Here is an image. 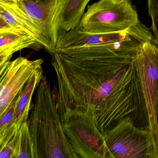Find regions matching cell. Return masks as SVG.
Wrapping results in <instances>:
<instances>
[{
	"label": "cell",
	"mask_w": 158,
	"mask_h": 158,
	"mask_svg": "<svg viewBox=\"0 0 158 158\" xmlns=\"http://www.w3.org/2000/svg\"><path fill=\"white\" fill-rule=\"evenodd\" d=\"M58 0H17V7L24 13L40 35L44 47L50 54L56 51L58 35L54 26Z\"/></svg>",
	"instance_id": "obj_9"
},
{
	"label": "cell",
	"mask_w": 158,
	"mask_h": 158,
	"mask_svg": "<svg viewBox=\"0 0 158 158\" xmlns=\"http://www.w3.org/2000/svg\"><path fill=\"white\" fill-rule=\"evenodd\" d=\"M35 158H78L64 131L49 82L43 76L27 121Z\"/></svg>",
	"instance_id": "obj_1"
},
{
	"label": "cell",
	"mask_w": 158,
	"mask_h": 158,
	"mask_svg": "<svg viewBox=\"0 0 158 158\" xmlns=\"http://www.w3.org/2000/svg\"><path fill=\"white\" fill-rule=\"evenodd\" d=\"M36 43L35 39L24 31L0 33V67L10 61L15 52Z\"/></svg>",
	"instance_id": "obj_11"
},
{
	"label": "cell",
	"mask_w": 158,
	"mask_h": 158,
	"mask_svg": "<svg viewBox=\"0 0 158 158\" xmlns=\"http://www.w3.org/2000/svg\"><path fill=\"white\" fill-rule=\"evenodd\" d=\"M116 1H126L130 2V0H115Z\"/></svg>",
	"instance_id": "obj_19"
},
{
	"label": "cell",
	"mask_w": 158,
	"mask_h": 158,
	"mask_svg": "<svg viewBox=\"0 0 158 158\" xmlns=\"http://www.w3.org/2000/svg\"><path fill=\"white\" fill-rule=\"evenodd\" d=\"M34 142L27 121L20 127L12 158H35Z\"/></svg>",
	"instance_id": "obj_14"
},
{
	"label": "cell",
	"mask_w": 158,
	"mask_h": 158,
	"mask_svg": "<svg viewBox=\"0 0 158 158\" xmlns=\"http://www.w3.org/2000/svg\"><path fill=\"white\" fill-rule=\"evenodd\" d=\"M157 123H158V114H157Z\"/></svg>",
	"instance_id": "obj_20"
},
{
	"label": "cell",
	"mask_w": 158,
	"mask_h": 158,
	"mask_svg": "<svg viewBox=\"0 0 158 158\" xmlns=\"http://www.w3.org/2000/svg\"><path fill=\"white\" fill-rule=\"evenodd\" d=\"M21 93L13 102L7 111L0 117V144L10 140L19 131L20 127L15 123V114Z\"/></svg>",
	"instance_id": "obj_13"
},
{
	"label": "cell",
	"mask_w": 158,
	"mask_h": 158,
	"mask_svg": "<svg viewBox=\"0 0 158 158\" xmlns=\"http://www.w3.org/2000/svg\"><path fill=\"white\" fill-rule=\"evenodd\" d=\"M152 38L150 30L140 21L135 26L125 31L108 34L86 33L77 27L68 32L58 33L56 50L116 43L133 39L151 41Z\"/></svg>",
	"instance_id": "obj_8"
},
{
	"label": "cell",
	"mask_w": 158,
	"mask_h": 158,
	"mask_svg": "<svg viewBox=\"0 0 158 158\" xmlns=\"http://www.w3.org/2000/svg\"><path fill=\"white\" fill-rule=\"evenodd\" d=\"M90 0H58L54 16L56 33L68 32L79 26Z\"/></svg>",
	"instance_id": "obj_10"
},
{
	"label": "cell",
	"mask_w": 158,
	"mask_h": 158,
	"mask_svg": "<svg viewBox=\"0 0 158 158\" xmlns=\"http://www.w3.org/2000/svg\"><path fill=\"white\" fill-rule=\"evenodd\" d=\"M126 119L137 127L150 130L148 109L134 60L120 84L99 106L92 122L104 135Z\"/></svg>",
	"instance_id": "obj_2"
},
{
	"label": "cell",
	"mask_w": 158,
	"mask_h": 158,
	"mask_svg": "<svg viewBox=\"0 0 158 158\" xmlns=\"http://www.w3.org/2000/svg\"><path fill=\"white\" fill-rule=\"evenodd\" d=\"M17 0H0V4L9 7L17 6Z\"/></svg>",
	"instance_id": "obj_18"
},
{
	"label": "cell",
	"mask_w": 158,
	"mask_h": 158,
	"mask_svg": "<svg viewBox=\"0 0 158 158\" xmlns=\"http://www.w3.org/2000/svg\"><path fill=\"white\" fill-rule=\"evenodd\" d=\"M18 133L10 140L0 145V158H12L16 145Z\"/></svg>",
	"instance_id": "obj_15"
},
{
	"label": "cell",
	"mask_w": 158,
	"mask_h": 158,
	"mask_svg": "<svg viewBox=\"0 0 158 158\" xmlns=\"http://www.w3.org/2000/svg\"><path fill=\"white\" fill-rule=\"evenodd\" d=\"M43 59L30 60L20 57L0 67V117L22 92L33 74L42 67Z\"/></svg>",
	"instance_id": "obj_7"
},
{
	"label": "cell",
	"mask_w": 158,
	"mask_h": 158,
	"mask_svg": "<svg viewBox=\"0 0 158 158\" xmlns=\"http://www.w3.org/2000/svg\"><path fill=\"white\" fill-rule=\"evenodd\" d=\"M42 67L35 71L21 92L15 114V123L21 127L24 122L27 121L31 108V101L34 91L40 85L43 77Z\"/></svg>",
	"instance_id": "obj_12"
},
{
	"label": "cell",
	"mask_w": 158,
	"mask_h": 158,
	"mask_svg": "<svg viewBox=\"0 0 158 158\" xmlns=\"http://www.w3.org/2000/svg\"><path fill=\"white\" fill-rule=\"evenodd\" d=\"M139 22L131 2L99 0L88 6L78 27L86 33L108 34L125 31Z\"/></svg>",
	"instance_id": "obj_3"
},
{
	"label": "cell",
	"mask_w": 158,
	"mask_h": 158,
	"mask_svg": "<svg viewBox=\"0 0 158 158\" xmlns=\"http://www.w3.org/2000/svg\"><path fill=\"white\" fill-rule=\"evenodd\" d=\"M148 109L155 158H158V48L152 41L141 44L134 59Z\"/></svg>",
	"instance_id": "obj_5"
},
{
	"label": "cell",
	"mask_w": 158,
	"mask_h": 158,
	"mask_svg": "<svg viewBox=\"0 0 158 158\" xmlns=\"http://www.w3.org/2000/svg\"><path fill=\"white\" fill-rule=\"evenodd\" d=\"M64 131L79 158H106L104 136L88 118L73 116L62 123Z\"/></svg>",
	"instance_id": "obj_6"
},
{
	"label": "cell",
	"mask_w": 158,
	"mask_h": 158,
	"mask_svg": "<svg viewBox=\"0 0 158 158\" xmlns=\"http://www.w3.org/2000/svg\"><path fill=\"white\" fill-rule=\"evenodd\" d=\"M148 8L149 15L158 13V0H148Z\"/></svg>",
	"instance_id": "obj_17"
},
{
	"label": "cell",
	"mask_w": 158,
	"mask_h": 158,
	"mask_svg": "<svg viewBox=\"0 0 158 158\" xmlns=\"http://www.w3.org/2000/svg\"><path fill=\"white\" fill-rule=\"evenodd\" d=\"M103 136L106 158H155L150 131L137 127L129 119L120 122Z\"/></svg>",
	"instance_id": "obj_4"
},
{
	"label": "cell",
	"mask_w": 158,
	"mask_h": 158,
	"mask_svg": "<svg viewBox=\"0 0 158 158\" xmlns=\"http://www.w3.org/2000/svg\"><path fill=\"white\" fill-rule=\"evenodd\" d=\"M152 19L151 29L152 32V41L158 48V13H153L149 15Z\"/></svg>",
	"instance_id": "obj_16"
}]
</instances>
